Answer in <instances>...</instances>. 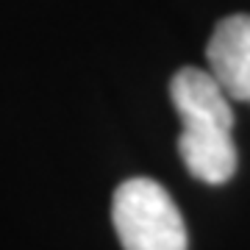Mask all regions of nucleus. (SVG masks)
<instances>
[{"label":"nucleus","instance_id":"obj_3","mask_svg":"<svg viewBox=\"0 0 250 250\" xmlns=\"http://www.w3.org/2000/svg\"><path fill=\"white\" fill-rule=\"evenodd\" d=\"M208 72L231 100L250 103V14H231L217 22L206 45Z\"/></svg>","mask_w":250,"mask_h":250},{"label":"nucleus","instance_id":"obj_2","mask_svg":"<svg viewBox=\"0 0 250 250\" xmlns=\"http://www.w3.org/2000/svg\"><path fill=\"white\" fill-rule=\"evenodd\" d=\"M111 223L125 250H187V225L170 192L153 178H128L114 189Z\"/></svg>","mask_w":250,"mask_h":250},{"label":"nucleus","instance_id":"obj_1","mask_svg":"<svg viewBox=\"0 0 250 250\" xmlns=\"http://www.w3.org/2000/svg\"><path fill=\"white\" fill-rule=\"evenodd\" d=\"M170 98L184 125L178 136V153L189 175L214 187L233 178L236 145L231 139V98L220 89L211 72L181 67L170 81Z\"/></svg>","mask_w":250,"mask_h":250}]
</instances>
